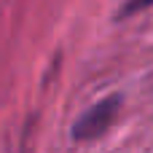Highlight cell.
<instances>
[{
	"label": "cell",
	"mask_w": 153,
	"mask_h": 153,
	"mask_svg": "<svg viewBox=\"0 0 153 153\" xmlns=\"http://www.w3.org/2000/svg\"><path fill=\"white\" fill-rule=\"evenodd\" d=\"M121 105H124L121 94H110V97L94 102L89 110H83L75 118V124H73V140L75 143H91V140H100L102 134H108L110 126L121 116Z\"/></svg>",
	"instance_id": "1"
},
{
	"label": "cell",
	"mask_w": 153,
	"mask_h": 153,
	"mask_svg": "<svg viewBox=\"0 0 153 153\" xmlns=\"http://www.w3.org/2000/svg\"><path fill=\"white\" fill-rule=\"evenodd\" d=\"M148 8H153V0H124L116 19H129V16H137V13L148 11Z\"/></svg>",
	"instance_id": "2"
}]
</instances>
